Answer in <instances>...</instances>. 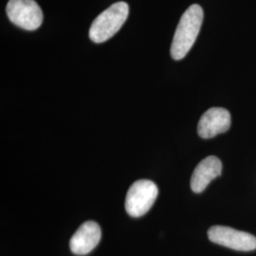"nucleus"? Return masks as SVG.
<instances>
[{
	"label": "nucleus",
	"instance_id": "7",
	"mask_svg": "<svg viewBox=\"0 0 256 256\" xmlns=\"http://www.w3.org/2000/svg\"><path fill=\"white\" fill-rule=\"evenodd\" d=\"M102 238L100 226L94 221H86L75 232L70 241L74 254L86 256L99 244Z\"/></svg>",
	"mask_w": 256,
	"mask_h": 256
},
{
	"label": "nucleus",
	"instance_id": "4",
	"mask_svg": "<svg viewBox=\"0 0 256 256\" xmlns=\"http://www.w3.org/2000/svg\"><path fill=\"white\" fill-rule=\"evenodd\" d=\"M6 12L12 24L26 30H36L43 22L42 10L34 0H9Z\"/></svg>",
	"mask_w": 256,
	"mask_h": 256
},
{
	"label": "nucleus",
	"instance_id": "8",
	"mask_svg": "<svg viewBox=\"0 0 256 256\" xmlns=\"http://www.w3.org/2000/svg\"><path fill=\"white\" fill-rule=\"evenodd\" d=\"M222 164L214 156H207L196 167L191 178V188L194 192H202L212 180L220 176Z\"/></svg>",
	"mask_w": 256,
	"mask_h": 256
},
{
	"label": "nucleus",
	"instance_id": "1",
	"mask_svg": "<svg viewBox=\"0 0 256 256\" xmlns=\"http://www.w3.org/2000/svg\"><path fill=\"white\" fill-rule=\"evenodd\" d=\"M203 10L194 4L185 10L176 30L171 45V56L174 60H182L194 44L203 21Z\"/></svg>",
	"mask_w": 256,
	"mask_h": 256
},
{
	"label": "nucleus",
	"instance_id": "2",
	"mask_svg": "<svg viewBox=\"0 0 256 256\" xmlns=\"http://www.w3.org/2000/svg\"><path fill=\"white\" fill-rule=\"evenodd\" d=\"M128 14V3L120 1L111 5L93 21L88 34L90 40L100 44L114 36L126 21Z\"/></svg>",
	"mask_w": 256,
	"mask_h": 256
},
{
	"label": "nucleus",
	"instance_id": "5",
	"mask_svg": "<svg viewBox=\"0 0 256 256\" xmlns=\"http://www.w3.org/2000/svg\"><path fill=\"white\" fill-rule=\"evenodd\" d=\"M212 242L236 250L250 252L256 248V238L250 234L225 226H214L208 230Z\"/></svg>",
	"mask_w": 256,
	"mask_h": 256
},
{
	"label": "nucleus",
	"instance_id": "6",
	"mask_svg": "<svg viewBox=\"0 0 256 256\" xmlns=\"http://www.w3.org/2000/svg\"><path fill=\"white\" fill-rule=\"evenodd\" d=\"M232 124L229 111L222 108L207 110L198 122V133L203 138H210L229 130Z\"/></svg>",
	"mask_w": 256,
	"mask_h": 256
},
{
	"label": "nucleus",
	"instance_id": "3",
	"mask_svg": "<svg viewBox=\"0 0 256 256\" xmlns=\"http://www.w3.org/2000/svg\"><path fill=\"white\" fill-rule=\"evenodd\" d=\"M158 187L155 183L140 180L133 183L126 198V210L133 218H140L146 214L155 203L158 196Z\"/></svg>",
	"mask_w": 256,
	"mask_h": 256
}]
</instances>
